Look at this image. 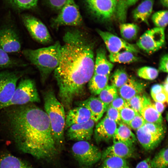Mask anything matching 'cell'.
I'll return each instance as SVG.
<instances>
[{"label": "cell", "instance_id": "cell-18", "mask_svg": "<svg viewBox=\"0 0 168 168\" xmlns=\"http://www.w3.org/2000/svg\"><path fill=\"white\" fill-rule=\"evenodd\" d=\"M146 85L132 77H129L126 83L118 89L120 96L128 101L135 96L142 93L145 90Z\"/></svg>", "mask_w": 168, "mask_h": 168}, {"label": "cell", "instance_id": "cell-33", "mask_svg": "<svg viewBox=\"0 0 168 168\" xmlns=\"http://www.w3.org/2000/svg\"><path fill=\"white\" fill-rule=\"evenodd\" d=\"M99 168H130L126 160L117 157H110L102 160Z\"/></svg>", "mask_w": 168, "mask_h": 168}, {"label": "cell", "instance_id": "cell-50", "mask_svg": "<svg viewBox=\"0 0 168 168\" xmlns=\"http://www.w3.org/2000/svg\"><path fill=\"white\" fill-rule=\"evenodd\" d=\"M168 76H167L165 81L163 83L162 85L163 87L164 92L166 94L168 95Z\"/></svg>", "mask_w": 168, "mask_h": 168}, {"label": "cell", "instance_id": "cell-26", "mask_svg": "<svg viewBox=\"0 0 168 168\" xmlns=\"http://www.w3.org/2000/svg\"><path fill=\"white\" fill-rule=\"evenodd\" d=\"M27 64L18 59L10 56L0 45V70L20 67H24Z\"/></svg>", "mask_w": 168, "mask_h": 168}, {"label": "cell", "instance_id": "cell-20", "mask_svg": "<svg viewBox=\"0 0 168 168\" xmlns=\"http://www.w3.org/2000/svg\"><path fill=\"white\" fill-rule=\"evenodd\" d=\"M136 134L139 142L144 149L147 151L156 148L164 137V136L148 132L142 127L136 130Z\"/></svg>", "mask_w": 168, "mask_h": 168}, {"label": "cell", "instance_id": "cell-29", "mask_svg": "<svg viewBox=\"0 0 168 168\" xmlns=\"http://www.w3.org/2000/svg\"><path fill=\"white\" fill-rule=\"evenodd\" d=\"M116 5V17L121 23H124L128 9L138 0H114Z\"/></svg>", "mask_w": 168, "mask_h": 168}, {"label": "cell", "instance_id": "cell-40", "mask_svg": "<svg viewBox=\"0 0 168 168\" xmlns=\"http://www.w3.org/2000/svg\"><path fill=\"white\" fill-rule=\"evenodd\" d=\"M127 102L129 107L140 114L143 105V95L141 96L140 94L136 95L132 97Z\"/></svg>", "mask_w": 168, "mask_h": 168}, {"label": "cell", "instance_id": "cell-15", "mask_svg": "<svg viewBox=\"0 0 168 168\" xmlns=\"http://www.w3.org/2000/svg\"><path fill=\"white\" fill-rule=\"evenodd\" d=\"M117 124L105 116L96 125L94 131L96 142H107L112 138L117 129Z\"/></svg>", "mask_w": 168, "mask_h": 168}, {"label": "cell", "instance_id": "cell-12", "mask_svg": "<svg viewBox=\"0 0 168 168\" xmlns=\"http://www.w3.org/2000/svg\"><path fill=\"white\" fill-rule=\"evenodd\" d=\"M96 31L104 41L110 54L127 50L133 53L138 52L136 45L130 44L112 33L99 29Z\"/></svg>", "mask_w": 168, "mask_h": 168}, {"label": "cell", "instance_id": "cell-48", "mask_svg": "<svg viewBox=\"0 0 168 168\" xmlns=\"http://www.w3.org/2000/svg\"><path fill=\"white\" fill-rule=\"evenodd\" d=\"M164 91L162 85L155 84L152 86L151 88V95H155L161 92Z\"/></svg>", "mask_w": 168, "mask_h": 168}, {"label": "cell", "instance_id": "cell-25", "mask_svg": "<svg viewBox=\"0 0 168 168\" xmlns=\"http://www.w3.org/2000/svg\"><path fill=\"white\" fill-rule=\"evenodd\" d=\"M0 168H34L24 160L4 152L0 155Z\"/></svg>", "mask_w": 168, "mask_h": 168}, {"label": "cell", "instance_id": "cell-7", "mask_svg": "<svg viewBox=\"0 0 168 168\" xmlns=\"http://www.w3.org/2000/svg\"><path fill=\"white\" fill-rule=\"evenodd\" d=\"M11 21L8 20L0 26V45L8 54L19 52L22 47L19 31Z\"/></svg>", "mask_w": 168, "mask_h": 168}, {"label": "cell", "instance_id": "cell-17", "mask_svg": "<svg viewBox=\"0 0 168 168\" xmlns=\"http://www.w3.org/2000/svg\"><path fill=\"white\" fill-rule=\"evenodd\" d=\"M135 153L133 147L119 142H114L111 146L102 152L101 160L110 157H117L126 159L134 157Z\"/></svg>", "mask_w": 168, "mask_h": 168}, {"label": "cell", "instance_id": "cell-38", "mask_svg": "<svg viewBox=\"0 0 168 168\" xmlns=\"http://www.w3.org/2000/svg\"><path fill=\"white\" fill-rule=\"evenodd\" d=\"M142 128L148 132L159 135L164 136L166 133L165 128L162 123L146 122Z\"/></svg>", "mask_w": 168, "mask_h": 168}, {"label": "cell", "instance_id": "cell-43", "mask_svg": "<svg viewBox=\"0 0 168 168\" xmlns=\"http://www.w3.org/2000/svg\"><path fill=\"white\" fill-rule=\"evenodd\" d=\"M109 105L119 111L124 107L129 106L127 101L118 95Z\"/></svg>", "mask_w": 168, "mask_h": 168}, {"label": "cell", "instance_id": "cell-30", "mask_svg": "<svg viewBox=\"0 0 168 168\" xmlns=\"http://www.w3.org/2000/svg\"><path fill=\"white\" fill-rule=\"evenodd\" d=\"M120 34L124 40H131L137 37L139 27L136 24L133 23H121L119 26Z\"/></svg>", "mask_w": 168, "mask_h": 168}, {"label": "cell", "instance_id": "cell-31", "mask_svg": "<svg viewBox=\"0 0 168 168\" xmlns=\"http://www.w3.org/2000/svg\"><path fill=\"white\" fill-rule=\"evenodd\" d=\"M6 4L11 8L20 11L30 10L35 7L38 0H4Z\"/></svg>", "mask_w": 168, "mask_h": 168}, {"label": "cell", "instance_id": "cell-11", "mask_svg": "<svg viewBox=\"0 0 168 168\" xmlns=\"http://www.w3.org/2000/svg\"><path fill=\"white\" fill-rule=\"evenodd\" d=\"M165 29L155 27L147 30L138 40L137 46L148 54L158 51L165 43Z\"/></svg>", "mask_w": 168, "mask_h": 168}, {"label": "cell", "instance_id": "cell-41", "mask_svg": "<svg viewBox=\"0 0 168 168\" xmlns=\"http://www.w3.org/2000/svg\"><path fill=\"white\" fill-rule=\"evenodd\" d=\"M106 116L114 120L116 124L119 125L123 123L121 119L119 111L110 105H108L106 110Z\"/></svg>", "mask_w": 168, "mask_h": 168}, {"label": "cell", "instance_id": "cell-22", "mask_svg": "<svg viewBox=\"0 0 168 168\" xmlns=\"http://www.w3.org/2000/svg\"><path fill=\"white\" fill-rule=\"evenodd\" d=\"M143 96V104L140 114L146 122L162 124L163 118L161 114L155 109L150 98L146 95Z\"/></svg>", "mask_w": 168, "mask_h": 168}, {"label": "cell", "instance_id": "cell-36", "mask_svg": "<svg viewBox=\"0 0 168 168\" xmlns=\"http://www.w3.org/2000/svg\"><path fill=\"white\" fill-rule=\"evenodd\" d=\"M152 19L156 27L165 28L168 24V11L163 10L155 12L152 15Z\"/></svg>", "mask_w": 168, "mask_h": 168}, {"label": "cell", "instance_id": "cell-49", "mask_svg": "<svg viewBox=\"0 0 168 168\" xmlns=\"http://www.w3.org/2000/svg\"><path fill=\"white\" fill-rule=\"evenodd\" d=\"M152 104L156 111L161 114L165 109L164 104L160 102L155 101L154 103H152Z\"/></svg>", "mask_w": 168, "mask_h": 168}, {"label": "cell", "instance_id": "cell-28", "mask_svg": "<svg viewBox=\"0 0 168 168\" xmlns=\"http://www.w3.org/2000/svg\"><path fill=\"white\" fill-rule=\"evenodd\" d=\"M109 60L112 63H128L138 61L139 58L134 53L128 51L124 50L116 53L110 54Z\"/></svg>", "mask_w": 168, "mask_h": 168}, {"label": "cell", "instance_id": "cell-4", "mask_svg": "<svg viewBox=\"0 0 168 168\" xmlns=\"http://www.w3.org/2000/svg\"><path fill=\"white\" fill-rule=\"evenodd\" d=\"M44 111L49 117L53 138L58 152L64 148L66 114L64 107L51 89L43 93Z\"/></svg>", "mask_w": 168, "mask_h": 168}, {"label": "cell", "instance_id": "cell-2", "mask_svg": "<svg viewBox=\"0 0 168 168\" xmlns=\"http://www.w3.org/2000/svg\"><path fill=\"white\" fill-rule=\"evenodd\" d=\"M63 40L59 64L54 71V76L59 101L69 109L94 74L95 44L87 34L78 29L66 31Z\"/></svg>", "mask_w": 168, "mask_h": 168}, {"label": "cell", "instance_id": "cell-45", "mask_svg": "<svg viewBox=\"0 0 168 168\" xmlns=\"http://www.w3.org/2000/svg\"><path fill=\"white\" fill-rule=\"evenodd\" d=\"M53 8L60 10L68 0H45Z\"/></svg>", "mask_w": 168, "mask_h": 168}, {"label": "cell", "instance_id": "cell-8", "mask_svg": "<svg viewBox=\"0 0 168 168\" xmlns=\"http://www.w3.org/2000/svg\"><path fill=\"white\" fill-rule=\"evenodd\" d=\"M28 71L26 69H6L0 72V103H5L11 98L16 90L18 81Z\"/></svg>", "mask_w": 168, "mask_h": 168}, {"label": "cell", "instance_id": "cell-9", "mask_svg": "<svg viewBox=\"0 0 168 168\" xmlns=\"http://www.w3.org/2000/svg\"><path fill=\"white\" fill-rule=\"evenodd\" d=\"M83 23L78 7L74 0H68L60 9L58 15L52 21V26H78Z\"/></svg>", "mask_w": 168, "mask_h": 168}, {"label": "cell", "instance_id": "cell-32", "mask_svg": "<svg viewBox=\"0 0 168 168\" xmlns=\"http://www.w3.org/2000/svg\"><path fill=\"white\" fill-rule=\"evenodd\" d=\"M167 147L161 149L151 160L152 168H167L168 161Z\"/></svg>", "mask_w": 168, "mask_h": 168}, {"label": "cell", "instance_id": "cell-42", "mask_svg": "<svg viewBox=\"0 0 168 168\" xmlns=\"http://www.w3.org/2000/svg\"><path fill=\"white\" fill-rule=\"evenodd\" d=\"M146 122L141 115L138 113L129 122L128 125L133 129L136 130L142 127Z\"/></svg>", "mask_w": 168, "mask_h": 168}, {"label": "cell", "instance_id": "cell-14", "mask_svg": "<svg viewBox=\"0 0 168 168\" xmlns=\"http://www.w3.org/2000/svg\"><path fill=\"white\" fill-rule=\"evenodd\" d=\"M95 124L91 119L84 123L73 125L67 129V137L70 140L77 141L89 140L93 134Z\"/></svg>", "mask_w": 168, "mask_h": 168}, {"label": "cell", "instance_id": "cell-3", "mask_svg": "<svg viewBox=\"0 0 168 168\" xmlns=\"http://www.w3.org/2000/svg\"><path fill=\"white\" fill-rule=\"evenodd\" d=\"M61 47L58 41L48 47L36 49H26L21 51L26 59L39 70L43 83L59 64Z\"/></svg>", "mask_w": 168, "mask_h": 168}, {"label": "cell", "instance_id": "cell-51", "mask_svg": "<svg viewBox=\"0 0 168 168\" xmlns=\"http://www.w3.org/2000/svg\"><path fill=\"white\" fill-rule=\"evenodd\" d=\"M161 4L162 5L165 7H168V0H160Z\"/></svg>", "mask_w": 168, "mask_h": 168}, {"label": "cell", "instance_id": "cell-5", "mask_svg": "<svg viewBox=\"0 0 168 168\" xmlns=\"http://www.w3.org/2000/svg\"><path fill=\"white\" fill-rule=\"evenodd\" d=\"M40 101L35 81L31 78L23 77L20 80L11 98L5 103H0V110L12 105L39 103Z\"/></svg>", "mask_w": 168, "mask_h": 168}, {"label": "cell", "instance_id": "cell-13", "mask_svg": "<svg viewBox=\"0 0 168 168\" xmlns=\"http://www.w3.org/2000/svg\"><path fill=\"white\" fill-rule=\"evenodd\" d=\"M89 10L96 17L104 21L116 17V5L114 0H85Z\"/></svg>", "mask_w": 168, "mask_h": 168}, {"label": "cell", "instance_id": "cell-44", "mask_svg": "<svg viewBox=\"0 0 168 168\" xmlns=\"http://www.w3.org/2000/svg\"><path fill=\"white\" fill-rule=\"evenodd\" d=\"M159 70L162 72L167 73L168 72V56L165 54L161 58L159 64Z\"/></svg>", "mask_w": 168, "mask_h": 168}, {"label": "cell", "instance_id": "cell-39", "mask_svg": "<svg viewBox=\"0 0 168 168\" xmlns=\"http://www.w3.org/2000/svg\"><path fill=\"white\" fill-rule=\"evenodd\" d=\"M119 111L122 122L128 125L138 113L129 106L124 107Z\"/></svg>", "mask_w": 168, "mask_h": 168}, {"label": "cell", "instance_id": "cell-16", "mask_svg": "<svg viewBox=\"0 0 168 168\" xmlns=\"http://www.w3.org/2000/svg\"><path fill=\"white\" fill-rule=\"evenodd\" d=\"M78 106L84 107L89 110L91 114V119L95 123L101 118L106 111L108 105L102 102L98 98L92 96L87 99L76 102Z\"/></svg>", "mask_w": 168, "mask_h": 168}, {"label": "cell", "instance_id": "cell-47", "mask_svg": "<svg viewBox=\"0 0 168 168\" xmlns=\"http://www.w3.org/2000/svg\"><path fill=\"white\" fill-rule=\"evenodd\" d=\"M150 158H147L139 162L135 168H152Z\"/></svg>", "mask_w": 168, "mask_h": 168}, {"label": "cell", "instance_id": "cell-35", "mask_svg": "<svg viewBox=\"0 0 168 168\" xmlns=\"http://www.w3.org/2000/svg\"><path fill=\"white\" fill-rule=\"evenodd\" d=\"M129 76L124 69L119 68L115 70L110 77L111 85L119 89L127 82Z\"/></svg>", "mask_w": 168, "mask_h": 168}, {"label": "cell", "instance_id": "cell-10", "mask_svg": "<svg viewBox=\"0 0 168 168\" xmlns=\"http://www.w3.org/2000/svg\"><path fill=\"white\" fill-rule=\"evenodd\" d=\"M21 17L24 26L34 40L43 44L52 41L51 36L47 27L39 19L28 14H23Z\"/></svg>", "mask_w": 168, "mask_h": 168}, {"label": "cell", "instance_id": "cell-19", "mask_svg": "<svg viewBox=\"0 0 168 168\" xmlns=\"http://www.w3.org/2000/svg\"><path fill=\"white\" fill-rule=\"evenodd\" d=\"M90 119L91 114L87 108L78 106L70 109L66 116L65 129L74 124L86 122Z\"/></svg>", "mask_w": 168, "mask_h": 168}, {"label": "cell", "instance_id": "cell-46", "mask_svg": "<svg viewBox=\"0 0 168 168\" xmlns=\"http://www.w3.org/2000/svg\"><path fill=\"white\" fill-rule=\"evenodd\" d=\"M153 100L156 102H158L164 103L168 102V95L164 91L158 94L151 95Z\"/></svg>", "mask_w": 168, "mask_h": 168}, {"label": "cell", "instance_id": "cell-27", "mask_svg": "<svg viewBox=\"0 0 168 168\" xmlns=\"http://www.w3.org/2000/svg\"><path fill=\"white\" fill-rule=\"evenodd\" d=\"M109 76L93 74L88 82L91 93L94 95H98L108 85Z\"/></svg>", "mask_w": 168, "mask_h": 168}, {"label": "cell", "instance_id": "cell-23", "mask_svg": "<svg viewBox=\"0 0 168 168\" xmlns=\"http://www.w3.org/2000/svg\"><path fill=\"white\" fill-rule=\"evenodd\" d=\"M112 138L113 142H120L132 147H133L137 141L135 134L127 126L123 123L117 128Z\"/></svg>", "mask_w": 168, "mask_h": 168}, {"label": "cell", "instance_id": "cell-37", "mask_svg": "<svg viewBox=\"0 0 168 168\" xmlns=\"http://www.w3.org/2000/svg\"><path fill=\"white\" fill-rule=\"evenodd\" d=\"M138 77L147 80H153L156 79L159 74V70L154 67L144 66L138 69L137 71Z\"/></svg>", "mask_w": 168, "mask_h": 168}, {"label": "cell", "instance_id": "cell-24", "mask_svg": "<svg viewBox=\"0 0 168 168\" xmlns=\"http://www.w3.org/2000/svg\"><path fill=\"white\" fill-rule=\"evenodd\" d=\"M154 2V0L142 1L133 11L134 20L148 24V19L152 12Z\"/></svg>", "mask_w": 168, "mask_h": 168}, {"label": "cell", "instance_id": "cell-1", "mask_svg": "<svg viewBox=\"0 0 168 168\" xmlns=\"http://www.w3.org/2000/svg\"><path fill=\"white\" fill-rule=\"evenodd\" d=\"M33 103L0 110V131L22 152L40 160L54 159L58 153L44 111Z\"/></svg>", "mask_w": 168, "mask_h": 168}, {"label": "cell", "instance_id": "cell-21", "mask_svg": "<svg viewBox=\"0 0 168 168\" xmlns=\"http://www.w3.org/2000/svg\"><path fill=\"white\" fill-rule=\"evenodd\" d=\"M113 67V64L107 58L105 49L102 47L98 49L95 61L94 74L109 76Z\"/></svg>", "mask_w": 168, "mask_h": 168}, {"label": "cell", "instance_id": "cell-6", "mask_svg": "<svg viewBox=\"0 0 168 168\" xmlns=\"http://www.w3.org/2000/svg\"><path fill=\"white\" fill-rule=\"evenodd\" d=\"M72 152L80 168H91L101 159L100 150L88 141H77L73 145Z\"/></svg>", "mask_w": 168, "mask_h": 168}, {"label": "cell", "instance_id": "cell-34", "mask_svg": "<svg viewBox=\"0 0 168 168\" xmlns=\"http://www.w3.org/2000/svg\"><path fill=\"white\" fill-rule=\"evenodd\" d=\"M117 89L112 85H108L99 94L98 98L109 105L118 95Z\"/></svg>", "mask_w": 168, "mask_h": 168}]
</instances>
